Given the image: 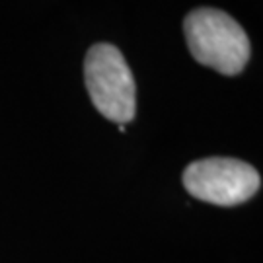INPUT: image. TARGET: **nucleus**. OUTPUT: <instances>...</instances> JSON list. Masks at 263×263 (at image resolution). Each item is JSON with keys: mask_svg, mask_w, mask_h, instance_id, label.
<instances>
[{"mask_svg": "<svg viewBox=\"0 0 263 263\" xmlns=\"http://www.w3.org/2000/svg\"><path fill=\"white\" fill-rule=\"evenodd\" d=\"M183 33L191 57L224 76H236L252 57L244 28L224 10L195 8L183 20Z\"/></svg>", "mask_w": 263, "mask_h": 263, "instance_id": "1", "label": "nucleus"}, {"mask_svg": "<svg viewBox=\"0 0 263 263\" xmlns=\"http://www.w3.org/2000/svg\"><path fill=\"white\" fill-rule=\"evenodd\" d=\"M90 100L105 119L127 125L137 113V88L125 57L111 43H96L84 59Z\"/></svg>", "mask_w": 263, "mask_h": 263, "instance_id": "2", "label": "nucleus"}, {"mask_svg": "<svg viewBox=\"0 0 263 263\" xmlns=\"http://www.w3.org/2000/svg\"><path fill=\"white\" fill-rule=\"evenodd\" d=\"M183 185L199 201L234 207L254 197L261 187V178L248 162L216 156L191 162L183 172Z\"/></svg>", "mask_w": 263, "mask_h": 263, "instance_id": "3", "label": "nucleus"}]
</instances>
